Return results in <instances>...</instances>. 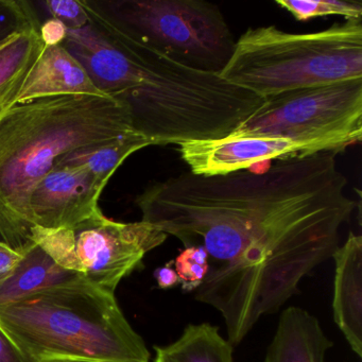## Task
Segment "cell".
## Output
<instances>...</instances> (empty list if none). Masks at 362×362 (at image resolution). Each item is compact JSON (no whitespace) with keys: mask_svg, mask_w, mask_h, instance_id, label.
<instances>
[{"mask_svg":"<svg viewBox=\"0 0 362 362\" xmlns=\"http://www.w3.org/2000/svg\"><path fill=\"white\" fill-rule=\"evenodd\" d=\"M22 258L23 253L0 243V283L6 281L16 271Z\"/></svg>","mask_w":362,"mask_h":362,"instance_id":"ffe728a7","label":"cell"},{"mask_svg":"<svg viewBox=\"0 0 362 362\" xmlns=\"http://www.w3.org/2000/svg\"><path fill=\"white\" fill-rule=\"evenodd\" d=\"M107 97L79 61L62 45L45 46L18 99V105L58 96Z\"/></svg>","mask_w":362,"mask_h":362,"instance_id":"8fae6325","label":"cell"},{"mask_svg":"<svg viewBox=\"0 0 362 362\" xmlns=\"http://www.w3.org/2000/svg\"><path fill=\"white\" fill-rule=\"evenodd\" d=\"M179 152L194 175H220L247 170L262 163L329 151L317 144L228 135L223 139L181 144Z\"/></svg>","mask_w":362,"mask_h":362,"instance_id":"9c48e42d","label":"cell"},{"mask_svg":"<svg viewBox=\"0 0 362 362\" xmlns=\"http://www.w3.org/2000/svg\"><path fill=\"white\" fill-rule=\"evenodd\" d=\"M84 279L81 275L62 268L35 243L23 252L18 268L0 283V305L10 304L35 292Z\"/></svg>","mask_w":362,"mask_h":362,"instance_id":"5bb4252c","label":"cell"},{"mask_svg":"<svg viewBox=\"0 0 362 362\" xmlns=\"http://www.w3.org/2000/svg\"><path fill=\"white\" fill-rule=\"evenodd\" d=\"M153 349V362H234V346L209 323L188 324L175 342Z\"/></svg>","mask_w":362,"mask_h":362,"instance_id":"9a60e30c","label":"cell"},{"mask_svg":"<svg viewBox=\"0 0 362 362\" xmlns=\"http://www.w3.org/2000/svg\"><path fill=\"white\" fill-rule=\"evenodd\" d=\"M0 327L35 362H150L115 293L86 279L0 305Z\"/></svg>","mask_w":362,"mask_h":362,"instance_id":"3957f363","label":"cell"},{"mask_svg":"<svg viewBox=\"0 0 362 362\" xmlns=\"http://www.w3.org/2000/svg\"><path fill=\"white\" fill-rule=\"evenodd\" d=\"M43 5L52 18L60 21L67 29H78L90 22L81 0H46Z\"/></svg>","mask_w":362,"mask_h":362,"instance_id":"d6986e66","label":"cell"},{"mask_svg":"<svg viewBox=\"0 0 362 362\" xmlns=\"http://www.w3.org/2000/svg\"><path fill=\"white\" fill-rule=\"evenodd\" d=\"M230 135L289 139L340 153L362 139V80L264 98Z\"/></svg>","mask_w":362,"mask_h":362,"instance_id":"8992f818","label":"cell"},{"mask_svg":"<svg viewBox=\"0 0 362 362\" xmlns=\"http://www.w3.org/2000/svg\"><path fill=\"white\" fill-rule=\"evenodd\" d=\"M296 21L305 22L324 16H342L344 21L362 20V4L343 0H276Z\"/></svg>","mask_w":362,"mask_h":362,"instance_id":"2e32d148","label":"cell"},{"mask_svg":"<svg viewBox=\"0 0 362 362\" xmlns=\"http://www.w3.org/2000/svg\"><path fill=\"white\" fill-rule=\"evenodd\" d=\"M66 154L31 192L29 220L33 228H71L101 211L99 199L107 184Z\"/></svg>","mask_w":362,"mask_h":362,"instance_id":"ba28073f","label":"cell"},{"mask_svg":"<svg viewBox=\"0 0 362 362\" xmlns=\"http://www.w3.org/2000/svg\"><path fill=\"white\" fill-rule=\"evenodd\" d=\"M90 18L183 66L220 74L235 40L218 6L203 0H81Z\"/></svg>","mask_w":362,"mask_h":362,"instance_id":"5b68a950","label":"cell"},{"mask_svg":"<svg viewBox=\"0 0 362 362\" xmlns=\"http://www.w3.org/2000/svg\"><path fill=\"white\" fill-rule=\"evenodd\" d=\"M220 76L262 98L362 80V20L307 33L247 29Z\"/></svg>","mask_w":362,"mask_h":362,"instance_id":"277c9868","label":"cell"},{"mask_svg":"<svg viewBox=\"0 0 362 362\" xmlns=\"http://www.w3.org/2000/svg\"><path fill=\"white\" fill-rule=\"evenodd\" d=\"M337 154L276 160L262 171H187L137 196L143 221L206 252L209 272L194 298L221 313L233 346L340 245L356 202Z\"/></svg>","mask_w":362,"mask_h":362,"instance_id":"6da1fadb","label":"cell"},{"mask_svg":"<svg viewBox=\"0 0 362 362\" xmlns=\"http://www.w3.org/2000/svg\"><path fill=\"white\" fill-rule=\"evenodd\" d=\"M334 260L332 315L351 351L362 358V236L349 233Z\"/></svg>","mask_w":362,"mask_h":362,"instance_id":"30bf717a","label":"cell"},{"mask_svg":"<svg viewBox=\"0 0 362 362\" xmlns=\"http://www.w3.org/2000/svg\"><path fill=\"white\" fill-rule=\"evenodd\" d=\"M0 362H35L27 357L20 347L0 327Z\"/></svg>","mask_w":362,"mask_h":362,"instance_id":"44dd1931","label":"cell"},{"mask_svg":"<svg viewBox=\"0 0 362 362\" xmlns=\"http://www.w3.org/2000/svg\"><path fill=\"white\" fill-rule=\"evenodd\" d=\"M44 48L41 27L16 33L0 43V120L18 105L25 82Z\"/></svg>","mask_w":362,"mask_h":362,"instance_id":"4fadbf2b","label":"cell"},{"mask_svg":"<svg viewBox=\"0 0 362 362\" xmlns=\"http://www.w3.org/2000/svg\"><path fill=\"white\" fill-rule=\"evenodd\" d=\"M67 28L56 18H49L41 25V37L44 45H61L66 37Z\"/></svg>","mask_w":362,"mask_h":362,"instance_id":"7402d4cb","label":"cell"},{"mask_svg":"<svg viewBox=\"0 0 362 362\" xmlns=\"http://www.w3.org/2000/svg\"><path fill=\"white\" fill-rule=\"evenodd\" d=\"M154 279H156L158 287L160 289H171V288L180 285L179 276H177L175 268H173L170 264L156 269L154 271Z\"/></svg>","mask_w":362,"mask_h":362,"instance_id":"603a6c76","label":"cell"},{"mask_svg":"<svg viewBox=\"0 0 362 362\" xmlns=\"http://www.w3.org/2000/svg\"><path fill=\"white\" fill-rule=\"evenodd\" d=\"M141 134L112 96H58L14 107L0 120V243L23 253L35 245L29 199L57 160L84 147Z\"/></svg>","mask_w":362,"mask_h":362,"instance_id":"7a4b0ae2","label":"cell"},{"mask_svg":"<svg viewBox=\"0 0 362 362\" xmlns=\"http://www.w3.org/2000/svg\"><path fill=\"white\" fill-rule=\"evenodd\" d=\"M175 270L185 293L196 292L209 272L207 254L202 247H184L175 260Z\"/></svg>","mask_w":362,"mask_h":362,"instance_id":"ac0fdd59","label":"cell"},{"mask_svg":"<svg viewBox=\"0 0 362 362\" xmlns=\"http://www.w3.org/2000/svg\"><path fill=\"white\" fill-rule=\"evenodd\" d=\"M332 345L315 315L290 306L279 315L264 362H325Z\"/></svg>","mask_w":362,"mask_h":362,"instance_id":"7c38bea8","label":"cell"},{"mask_svg":"<svg viewBox=\"0 0 362 362\" xmlns=\"http://www.w3.org/2000/svg\"><path fill=\"white\" fill-rule=\"evenodd\" d=\"M31 238L57 264L115 293L122 279L143 268L144 258L168 238L147 222H118L103 211L67 228H35Z\"/></svg>","mask_w":362,"mask_h":362,"instance_id":"52a82bcc","label":"cell"},{"mask_svg":"<svg viewBox=\"0 0 362 362\" xmlns=\"http://www.w3.org/2000/svg\"><path fill=\"white\" fill-rule=\"evenodd\" d=\"M41 25L30 4L24 0H0V43Z\"/></svg>","mask_w":362,"mask_h":362,"instance_id":"e0dca14e","label":"cell"}]
</instances>
